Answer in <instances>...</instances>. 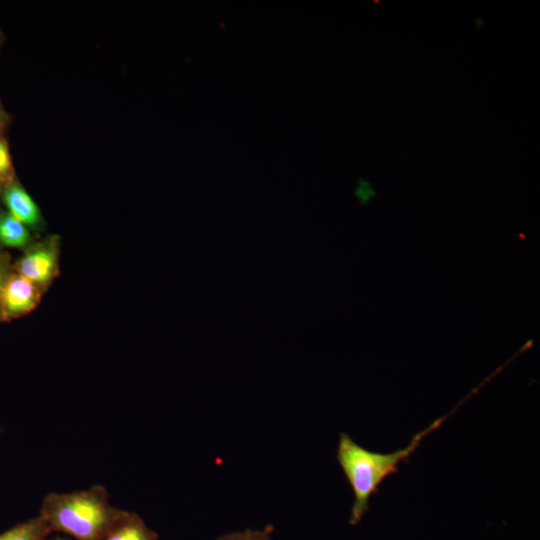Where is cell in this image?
<instances>
[{
    "mask_svg": "<svg viewBox=\"0 0 540 540\" xmlns=\"http://www.w3.org/2000/svg\"><path fill=\"white\" fill-rule=\"evenodd\" d=\"M450 414L438 418L414 435L405 448L390 453L373 452L356 443L348 434L340 433L336 459L354 495L349 517L351 526L359 524L369 511L370 498L378 492L383 481L397 473L399 465L418 449L422 439L437 429Z\"/></svg>",
    "mask_w": 540,
    "mask_h": 540,
    "instance_id": "1",
    "label": "cell"
},
{
    "mask_svg": "<svg viewBox=\"0 0 540 540\" xmlns=\"http://www.w3.org/2000/svg\"><path fill=\"white\" fill-rule=\"evenodd\" d=\"M123 510L111 505L102 485L69 493H48L43 497L39 516L52 533L74 540H102Z\"/></svg>",
    "mask_w": 540,
    "mask_h": 540,
    "instance_id": "2",
    "label": "cell"
},
{
    "mask_svg": "<svg viewBox=\"0 0 540 540\" xmlns=\"http://www.w3.org/2000/svg\"><path fill=\"white\" fill-rule=\"evenodd\" d=\"M40 299L39 286L23 277L10 273L1 296V320L21 317L32 311Z\"/></svg>",
    "mask_w": 540,
    "mask_h": 540,
    "instance_id": "3",
    "label": "cell"
},
{
    "mask_svg": "<svg viewBox=\"0 0 540 540\" xmlns=\"http://www.w3.org/2000/svg\"><path fill=\"white\" fill-rule=\"evenodd\" d=\"M57 270V252L52 246L29 250L17 263L16 272L36 285L52 280Z\"/></svg>",
    "mask_w": 540,
    "mask_h": 540,
    "instance_id": "4",
    "label": "cell"
},
{
    "mask_svg": "<svg viewBox=\"0 0 540 540\" xmlns=\"http://www.w3.org/2000/svg\"><path fill=\"white\" fill-rule=\"evenodd\" d=\"M3 201L13 217L25 226H34L40 220V210L29 193L17 182L10 183L4 193Z\"/></svg>",
    "mask_w": 540,
    "mask_h": 540,
    "instance_id": "5",
    "label": "cell"
},
{
    "mask_svg": "<svg viewBox=\"0 0 540 540\" xmlns=\"http://www.w3.org/2000/svg\"><path fill=\"white\" fill-rule=\"evenodd\" d=\"M102 540H160L135 512L123 510L122 514L107 531Z\"/></svg>",
    "mask_w": 540,
    "mask_h": 540,
    "instance_id": "6",
    "label": "cell"
},
{
    "mask_svg": "<svg viewBox=\"0 0 540 540\" xmlns=\"http://www.w3.org/2000/svg\"><path fill=\"white\" fill-rule=\"evenodd\" d=\"M52 534L47 523L37 515L0 533V540H45Z\"/></svg>",
    "mask_w": 540,
    "mask_h": 540,
    "instance_id": "7",
    "label": "cell"
},
{
    "mask_svg": "<svg viewBox=\"0 0 540 540\" xmlns=\"http://www.w3.org/2000/svg\"><path fill=\"white\" fill-rule=\"evenodd\" d=\"M29 240L27 226L10 213L0 215V244L10 248H24Z\"/></svg>",
    "mask_w": 540,
    "mask_h": 540,
    "instance_id": "8",
    "label": "cell"
},
{
    "mask_svg": "<svg viewBox=\"0 0 540 540\" xmlns=\"http://www.w3.org/2000/svg\"><path fill=\"white\" fill-rule=\"evenodd\" d=\"M274 528L272 525H267L263 529H244L242 531L224 534L215 540H273Z\"/></svg>",
    "mask_w": 540,
    "mask_h": 540,
    "instance_id": "9",
    "label": "cell"
},
{
    "mask_svg": "<svg viewBox=\"0 0 540 540\" xmlns=\"http://www.w3.org/2000/svg\"><path fill=\"white\" fill-rule=\"evenodd\" d=\"M13 167L7 142L0 137V181L11 179Z\"/></svg>",
    "mask_w": 540,
    "mask_h": 540,
    "instance_id": "10",
    "label": "cell"
},
{
    "mask_svg": "<svg viewBox=\"0 0 540 540\" xmlns=\"http://www.w3.org/2000/svg\"><path fill=\"white\" fill-rule=\"evenodd\" d=\"M10 274L9 272V265H8V259L0 253V320H1V296H2V290L4 283Z\"/></svg>",
    "mask_w": 540,
    "mask_h": 540,
    "instance_id": "11",
    "label": "cell"
},
{
    "mask_svg": "<svg viewBox=\"0 0 540 540\" xmlns=\"http://www.w3.org/2000/svg\"><path fill=\"white\" fill-rule=\"evenodd\" d=\"M9 123V115L4 109V106L0 100V137Z\"/></svg>",
    "mask_w": 540,
    "mask_h": 540,
    "instance_id": "12",
    "label": "cell"
},
{
    "mask_svg": "<svg viewBox=\"0 0 540 540\" xmlns=\"http://www.w3.org/2000/svg\"><path fill=\"white\" fill-rule=\"evenodd\" d=\"M368 183L365 182V187L360 186L357 189L356 194L359 196V198L362 201H367L370 199V197L374 194L373 190L371 188H368Z\"/></svg>",
    "mask_w": 540,
    "mask_h": 540,
    "instance_id": "13",
    "label": "cell"
},
{
    "mask_svg": "<svg viewBox=\"0 0 540 540\" xmlns=\"http://www.w3.org/2000/svg\"><path fill=\"white\" fill-rule=\"evenodd\" d=\"M45 540H71V539H68V538H66L64 536H59V535H55V536L50 535Z\"/></svg>",
    "mask_w": 540,
    "mask_h": 540,
    "instance_id": "14",
    "label": "cell"
},
{
    "mask_svg": "<svg viewBox=\"0 0 540 540\" xmlns=\"http://www.w3.org/2000/svg\"><path fill=\"white\" fill-rule=\"evenodd\" d=\"M2 44V33L0 31V45Z\"/></svg>",
    "mask_w": 540,
    "mask_h": 540,
    "instance_id": "15",
    "label": "cell"
},
{
    "mask_svg": "<svg viewBox=\"0 0 540 540\" xmlns=\"http://www.w3.org/2000/svg\"><path fill=\"white\" fill-rule=\"evenodd\" d=\"M0 189H1V181H0Z\"/></svg>",
    "mask_w": 540,
    "mask_h": 540,
    "instance_id": "16",
    "label": "cell"
}]
</instances>
